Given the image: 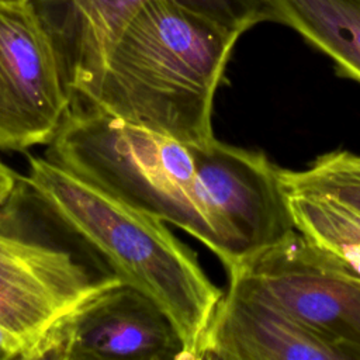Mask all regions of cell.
I'll return each instance as SVG.
<instances>
[{
  "label": "cell",
  "mask_w": 360,
  "mask_h": 360,
  "mask_svg": "<svg viewBox=\"0 0 360 360\" xmlns=\"http://www.w3.org/2000/svg\"><path fill=\"white\" fill-rule=\"evenodd\" d=\"M285 190L316 191L360 211V155L336 149L316 156L304 169H280Z\"/></svg>",
  "instance_id": "13"
},
{
  "label": "cell",
  "mask_w": 360,
  "mask_h": 360,
  "mask_svg": "<svg viewBox=\"0 0 360 360\" xmlns=\"http://www.w3.org/2000/svg\"><path fill=\"white\" fill-rule=\"evenodd\" d=\"M239 37L179 0H143L75 98L180 141H208Z\"/></svg>",
  "instance_id": "1"
},
{
  "label": "cell",
  "mask_w": 360,
  "mask_h": 360,
  "mask_svg": "<svg viewBox=\"0 0 360 360\" xmlns=\"http://www.w3.org/2000/svg\"><path fill=\"white\" fill-rule=\"evenodd\" d=\"M271 21L326 55L339 76L360 83V0H267Z\"/></svg>",
  "instance_id": "11"
},
{
  "label": "cell",
  "mask_w": 360,
  "mask_h": 360,
  "mask_svg": "<svg viewBox=\"0 0 360 360\" xmlns=\"http://www.w3.org/2000/svg\"><path fill=\"white\" fill-rule=\"evenodd\" d=\"M24 179L121 283L163 308L183 340L186 360H202L208 326L224 291L166 222L127 205L46 158L31 156Z\"/></svg>",
  "instance_id": "2"
},
{
  "label": "cell",
  "mask_w": 360,
  "mask_h": 360,
  "mask_svg": "<svg viewBox=\"0 0 360 360\" xmlns=\"http://www.w3.org/2000/svg\"><path fill=\"white\" fill-rule=\"evenodd\" d=\"M228 274H239L346 360H360V280L325 259L297 231Z\"/></svg>",
  "instance_id": "7"
},
{
  "label": "cell",
  "mask_w": 360,
  "mask_h": 360,
  "mask_svg": "<svg viewBox=\"0 0 360 360\" xmlns=\"http://www.w3.org/2000/svg\"><path fill=\"white\" fill-rule=\"evenodd\" d=\"M121 283L108 264L18 179L0 204V330L20 360L63 315Z\"/></svg>",
  "instance_id": "4"
},
{
  "label": "cell",
  "mask_w": 360,
  "mask_h": 360,
  "mask_svg": "<svg viewBox=\"0 0 360 360\" xmlns=\"http://www.w3.org/2000/svg\"><path fill=\"white\" fill-rule=\"evenodd\" d=\"M45 158L127 205L186 231L231 269L229 242L205 184L198 142L73 98Z\"/></svg>",
  "instance_id": "3"
},
{
  "label": "cell",
  "mask_w": 360,
  "mask_h": 360,
  "mask_svg": "<svg viewBox=\"0 0 360 360\" xmlns=\"http://www.w3.org/2000/svg\"><path fill=\"white\" fill-rule=\"evenodd\" d=\"M201 170L232 252V271L295 229L280 169L263 152L218 141L198 142Z\"/></svg>",
  "instance_id": "8"
},
{
  "label": "cell",
  "mask_w": 360,
  "mask_h": 360,
  "mask_svg": "<svg viewBox=\"0 0 360 360\" xmlns=\"http://www.w3.org/2000/svg\"><path fill=\"white\" fill-rule=\"evenodd\" d=\"M285 193L294 229L325 259L360 280V211L323 193Z\"/></svg>",
  "instance_id": "12"
},
{
  "label": "cell",
  "mask_w": 360,
  "mask_h": 360,
  "mask_svg": "<svg viewBox=\"0 0 360 360\" xmlns=\"http://www.w3.org/2000/svg\"><path fill=\"white\" fill-rule=\"evenodd\" d=\"M20 176L0 160V204L10 195L18 183Z\"/></svg>",
  "instance_id": "14"
},
{
  "label": "cell",
  "mask_w": 360,
  "mask_h": 360,
  "mask_svg": "<svg viewBox=\"0 0 360 360\" xmlns=\"http://www.w3.org/2000/svg\"><path fill=\"white\" fill-rule=\"evenodd\" d=\"M46 31L73 96L101 63L121 27L143 0H25ZM239 32L271 21L267 0H179Z\"/></svg>",
  "instance_id": "9"
},
{
  "label": "cell",
  "mask_w": 360,
  "mask_h": 360,
  "mask_svg": "<svg viewBox=\"0 0 360 360\" xmlns=\"http://www.w3.org/2000/svg\"><path fill=\"white\" fill-rule=\"evenodd\" d=\"M15 359H18V353L15 347L0 330V360H15Z\"/></svg>",
  "instance_id": "15"
},
{
  "label": "cell",
  "mask_w": 360,
  "mask_h": 360,
  "mask_svg": "<svg viewBox=\"0 0 360 360\" xmlns=\"http://www.w3.org/2000/svg\"><path fill=\"white\" fill-rule=\"evenodd\" d=\"M28 360H186L163 308L117 283L83 300L39 339Z\"/></svg>",
  "instance_id": "6"
},
{
  "label": "cell",
  "mask_w": 360,
  "mask_h": 360,
  "mask_svg": "<svg viewBox=\"0 0 360 360\" xmlns=\"http://www.w3.org/2000/svg\"><path fill=\"white\" fill-rule=\"evenodd\" d=\"M73 93L55 48L25 0H0V149L48 145Z\"/></svg>",
  "instance_id": "5"
},
{
  "label": "cell",
  "mask_w": 360,
  "mask_h": 360,
  "mask_svg": "<svg viewBox=\"0 0 360 360\" xmlns=\"http://www.w3.org/2000/svg\"><path fill=\"white\" fill-rule=\"evenodd\" d=\"M208 326L204 359L219 360H346L322 336L302 325L239 274H228Z\"/></svg>",
  "instance_id": "10"
}]
</instances>
